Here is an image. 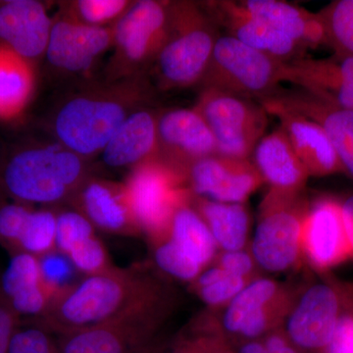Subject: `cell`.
Returning <instances> with one entry per match:
<instances>
[{"label":"cell","instance_id":"6da1fadb","mask_svg":"<svg viewBox=\"0 0 353 353\" xmlns=\"http://www.w3.org/2000/svg\"><path fill=\"white\" fill-rule=\"evenodd\" d=\"M174 294L170 285L148 267L113 266L103 273L83 277L57 296L41 317L22 321L57 336L109 321Z\"/></svg>","mask_w":353,"mask_h":353},{"label":"cell","instance_id":"7a4b0ae2","mask_svg":"<svg viewBox=\"0 0 353 353\" xmlns=\"http://www.w3.org/2000/svg\"><path fill=\"white\" fill-rule=\"evenodd\" d=\"M145 74L85 88L55 113L58 143L85 159L101 153L113 134L152 97Z\"/></svg>","mask_w":353,"mask_h":353},{"label":"cell","instance_id":"3957f363","mask_svg":"<svg viewBox=\"0 0 353 353\" xmlns=\"http://www.w3.org/2000/svg\"><path fill=\"white\" fill-rule=\"evenodd\" d=\"M87 159L59 145L13 153L0 169V189L13 201L52 206L69 202L90 176Z\"/></svg>","mask_w":353,"mask_h":353},{"label":"cell","instance_id":"277c9868","mask_svg":"<svg viewBox=\"0 0 353 353\" xmlns=\"http://www.w3.org/2000/svg\"><path fill=\"white\" fill-rule=\"evenodd\" d=\"M218 28L201 4L169 2L168 32L153 63L160 87L199 85L220 36Z\"/></svg>","mask_w":353,"mask_h":353},{"label":"cell","instance_id":"5b68a950","mask_svg":"<svg viewBox=\"0 0 353 353\" xmlns=\"http://www.w3.org/2000/svg\"><path fill=\"white\" fill-rule=\"evenodd\" d=\"M309 205L304 190L287 192L269 188L259 205L250 245L260 268L284 273L301 264V233Z\"/></svg>","mask_w":353,"mask_h":353},{"label":"cell","instance_id":"8992f818","mask_svg":"<svg viewBox=\"0 0 353 353\" xmlns=\"http://www.w3.org/2000/svg\"><path fill=\"white\" fill-rule=\"evenodd\" d=\"M283 63L228 34H220L199 85L259 101L281 90Z\"/></svg>","mask_w":353,"mask_h":353},{"label":"cell","instance_id":"52a82bcc","mask_svg":"<svg viewBox=\"0 0 353 353\" xmlns=\"http://www.w3.org/2000/svg\"><path fill=\"white\" fill-rule=\"evenodd\" d=\"M175 303L176 296L165 297L109 321L55 338L62 353H138L158 338Z\"/></svg>","mask_w":353,"mask_h":353},{"label":"cell","instance_id":"ba28073f","mask_svg":"<svg viewBox=\"0 0 353 353\" xmlns=\"http://www.w3.org/2000/svg\"><path fill=\"white\" fill-rule=\"evenodd\" d=\"M169 2L141 0L132 2L112 25L114 52L108 69V82L143 74L154 63L166 39Z\"/></svg>","mask_w":353,"mask_h":353},{"label":"cell","instance_id":"9c48e42d","mask_svg":"<svg viewBox=\"0 0 353 353\" xmlns=\"http://www.w3.org/2000/svg\"><path fill=\"white\" fill-rule=\"evenodd\" d=\"M123 183L148 243L163 238L176 209L192 197L185 176L157 157L132 168Z\"/></svg>","mask_w":353,"mask_h":353},{"label":"cell","instance_id":"30bf717a","mask_svg":"<svg viewBox=\"0 0 353 353\" xmlns=\"http://www.w3.org/2000/svg\"><path fill=\"white\" fill-rule=\"evenodd\" d=\"M194 109L210 130L217 152L226 157L250 158L268 126L269 114L259 102L212 88H201Z\"/></svg>","mask_w":353,"mask_h":353},{"label":"cell","instance_id":"8fae6325","mask_svg":"<svg viewBox=\"0 0 353 353\" xmlns=\"http://www.w3.org/2000/svg\"><path fill=\"white\" fill-rule=\"evenodd\" d=\"M150 246L160 271L190 284L213 263L219 252L192 199L176 209L166 234Z\"/></svg>","mask_w":353,"mask_h":353},{"label":"cell","instance_id":"7c38bea8","mask_svg":"<svg viewBox=\"0 0 353 353\" xmlns=\"http://www.w3.org/2000/svg\"><path fill=\"white\" fill-rule=\"evenodd\" d=\"M352 311V288L318 283L299 292L284 329L301 353H324L341 318Z\"/></svg>","mask_w":353,"mask_h":353},{"label":"cell","instance_id":"4fadbf2b","mask_svg":"<svg viewBox=\"0 0 353 353\" xmlns=\"http://www.w3.org/2000/svg\"><path fill=\"white\" fill-rule=\"evenodd\" d=\"M301 252L303 261L321 273L353 259L341 201L322 196L310 202L301 233Z\"/></svg>","mask_w":353,"mask_h":353},{"label":"cell","instance_id":"5bb4252c","mask_svg":"<svg viewBox=\"0 0 353 353\" xmlns=\"http://www.w3.org/2000/svg\"><path fill=\"white\" fill-rule=\"evenodd\" d=\"M157 158L185 176L192 165L217 152L210 130L194 108L157 115Z\"/></svg>","mask_w":353,"mask_h":353},{"label":"cell","instance_id":"9a60e30c","mask_svg":"<svg viewBox=\"0 0 353 353\" xmlns=\"http://www.w3.org/2000/svg\"><path fill=\"white\" fill-rule=\"evenodd\" d=\"M112 46V25H85L62 10L53 19L44 57L58 71L83 74L90 71L99 58Z\"/></svg>","mask_w":353,"mask_h":353},{"label":"cell","instance_id":"2e32d148","mask_svg":"<svg viewBox=\"0 0 353 353\" xmlns=\"http://www.w3.org/2000/svg\"><path fill=\"white\" fill-rule=\"evenodd\" d=\"M187 183L194 196L225 203H245L265 183L250 158L219 153L192 165Z\"/></svg>","mask_w":353,"mask_h":353},{"label":"cell","instance_id":"e0dca14e","mask_svg":"<svg viewBox=\"0 0 353 353\" xmlns=\"http://www.w3.org/2000/svg\"><path fill=\"white\" fill-rule=\"evenodd\" d=\"M282 82L296 85L320 101L353 110V57H305L283 63Z\"/></svg>","mask_w":353,"mask_h":353},{"label":"cell","instance_id":"ac0fdd59","mask_svg":"<svg viewBox=\"0 0 353 353\" xmlns=\"http://www.w3.org/2000/svg\"><path fill=\"white\" fill-rule=\"evenodd\" d=\"M69 204L99 231L115 236H141L124 183L90 175Z\"/></svg>","mask_w":353,"mask_h":353},{"label":"cell","instance_id":"d6986e66","mask_svg":"<svg viewBox=\"0 0 353 353\" xmlns=\"http://www.w3.org/2000/svg\"><path fill=\"white\" fill-rule=\"evenodd\" d=\"M218 27L228 36L238 39L253 50L279 61L290 62L304 57V48L294 39L256 19L243 8L240 1H208L201 4Z\"/></svg>","mask_w":353,"mask_h":353},{"label":"cell","instance_id":"ffe728a7","mask_svg":"<svg viewBox=\"0 0 353 353\" xmlns=\"http://www.w3.org/2000/svg\"><path fill=\"white\" fill-rule=\"evenodd\" d=\"M269 115L275 116L287 134L309 176L321 178L345 173L326 132L314 121L283 108L270 99L257 101Z\"/></svg>","mask_w":353,"mask_h":353},{"label":"cell","instance_id":"44dd1931","mask_svg":"<svg viewBox=\"0 0 353 353\" xmlns=\"http://www.w3.org/2000/svg\"><path fill=\"white\" fill-rule=\"evenodd\" d=\"M52 24L41 2H4L0 6V44L34 64L46 55Z\"/></svg>","mask_w":353,"mask_h":353},{"label":"cell","instance_id":"7402d4cb","mask_svg":"<svg viewBox=\"0 0 353 353\" xmlns=\"http://www.w3.org/2000/svg\"><path fill=\"white\" fill-rule=\"evenodd\" d=\"M283 108L305 116L326 132L345 172L353 176V110L336 108L297 90H282L266 97Z\"/></svg>","mask_w":353,"mask_h":353},{"label":"cell","instance_id":"603a6c76","mask_svg":"<svg viewBox=\"0 0 353 353\" xmlns=\"http://www.w3.org/2000/svg\"><path fill=\"white\" fill-rule=\"evenodd\" d=\"M0 290L22 320L41 317L54 299L44 285L39 259L27 253L11 255L0 276Z\"/></svg>","mask_w":353,"mask_h":353},{"label":"cell","instance_id":"cb8c5ba5","mask_svg":"<svg viewBox=\"0 0 353 353\" xmlns=\"http://www.w3.org/2000/svg\"><path fill=\"white\" fill-rule=\"evenodd\" d=\"M157 115L145 108L127 118L101 154L111 168H129L157 157Z\"/></svg>","mask_w":353,"mask_h":353},{"label":"cell","instance_id":"d4e9b609","mask_svg":"<svg viewBox=\"0 0 353 353\" xmlns=\"http://www.w3.org/2000/svg\"><path fill=\"white\" fill-rule=\"evenodd\" d=\"M253 154V163L270 189L301 192L309 176L284 130L265 134Z\"/></svg>","mask_w":353,"mask_h":353},{"label":"cell","instance_id":"484cf974","mask_svg":"<svg viewBox=\"0 0 353 353\" xmlns=\"http://www.w3.org/2000/svg\"><path fill=\"white\" fill-rule=\"evenodd\" d=\"M240 2L253 17L294 39L304 50L327 46L324 27L317 12L312 13L294 4L279 0Z\"/></svg>","mask_w":353,"mask_h":353},{"label":"cell","instance_id":"4316f807","mask_svg":"<svg viewBox=\"0 0 353 353\" xmlns=\"http://www.w3.org/2000/svg\"><path fill=\"white\" fill-rule=\"evenodd\" d=\"M192 204L212 234L218 250L248 248L250 216L245 203H225L192 194Z\"/></svg>","mask_w":353,"mask_h":353},{"label":"cell","instance_id":"83f0119b","mask_svg":"<svg viewBox=\"0 0 353 353\" xmlns=\"http://www.w3.org/2000/svg\"><path fill=\"white\" fill-rule=\"evenodd\" d=\"M34 83V64L0 44V119H14L25 110Z\"/></svg>","mask_w":353,"mask_h":353},{"label":"cell","instance_id":"f1b7e54d","mask_svg":"<svg viewBox=\"0 0 353 353\" xmlns=\"http://www.w3.org/2000/svg\"><path fill=\"white\" fill-rule=\"evenodd\" d=\"M252 281L232 275L211 264L190 283V289L209 310H221Z\"/></svg>","mask_w":353,"mask_h":353},{"label":"cell","instance_id":"f546056e","mask_svg":"<svg viewBox=\"0 0 353 353\" xmlns=\"http://www.w3.org/2000/svg\"><path fill=\"white\" fill-rule=\"evenodd\" d=\"M327 46L334 54L353 57V0H336L318 11Z\"/></svg>","mask_w":353,"mask_h":353},{"label":"cell","instance_id":"4dcf8cb0","mask_svg":"<svg viewBox=\"0 0 353 353\" xmlns=\"http://www.w3.org/2000/svg\"><path fill=\"white\" fill-rule=\"evenodd\" d=\"M57 211L32 210L18 245L17 253L41 257L57 250ZM16 253V254H17Z\"/></svg>","mask_w":353,"mask_h":353},{"label":"cell","instance_id":"1f68e13d","mask_svg":"<svg viewBox=\"0 0 353 353\" xmlns=\"http://www.w3.org/2000/svg\"><path fill=\"white\" fill-rule=\"evenodd\" d=\"M132 2L127 0H78L71 2L65 12L83 24L108 27L126 12Z\"/></svg>","mask_w":353,"mask_h":353},{"label":"cell","instance_id":"d6a6232c","mask_svg":"<svg viewBox=\"0 0 353 353\" xmlns=\"http://www.w3.org/2000/svg\"><path fill=\"white\" fill-rule=\"evenodd\" d=\"M97 229L79 211H57V250L67 255L72 250L97 236Z\"/></svg>","mask_w":353,"mask_h":353},{"label":"cell","instance_id":"836d02e7","mask_svg":"<svg viewBox=\"0 0 353 353\" xmlns=\"http://www.w3.org/2000/svg\"><path fill=\"white\" fill-rule=\"evenodd\" d=\"M39 259L44 285L54 299L80 281L76 277L79 272L63 253L55 250Z\"/></svg>","mask_w":353,"mask_h":353},{"label":"cell","instance_id":"e575fe53","mask_svg":"<svg viewBox=\"0 0 353 353\" xmlns=\"http://www.w3.org/2000/svg\"><path fill=\"white\" fill-rule=\"evenodd\" d=\"M66 256L83 277L103 273L114 266L108 248L97 234L76 246Z\"/></svg>","mask_w":353,"mask_h":353},{"label":"cell","instance_id":"d590c367","mask_svg":"<svg viewBox=\"0 0 353 353\" xmlns=\"http://www.w3.org/2000/svg\"><path fill=\"white\" fill-rule=\"evenodd\" d=\"M34 209L20 202H7L0 205V245L16 254L30 215Z\"/></svg>","mask_w":353,"mask_h":353},{"label":"cell","instance_id":"8d00e7d4","mask_svg":"<svg viewBox=\"0 0 353 353\" xmlns=\"http://www.w3.org/2000/svg\"><path fill=\"white\" fill-rule=\"evenodd\" d=\"M7 353H62L54 334L41 327L22 321L14 334Z\"/></svg>","mask_w":353,"mask_h":353},{"label":"cell","instance_id":"74e56055","mask_svg":"<svg viewBox=\"0 0 353 353\" xmlns=\"http://www.w3.org/2000/svg\"><path fill=\"white\" fill-rule=\"evenodd\" d=\"M178 353H238L233 343L215 333L190 332L174 343Z\"/></svg>","mask_w":353,"mask_h":353},{"label":"cell","instance_id":"f35d334b","mask_svg":"<svg viewBox=\"0 0 353 353\" xmlns=\"http://www.w3.org/2000/svg\"><path fill=\"white\" fill-rule=\"evenodd\" d=\"M213 265L219 267L227 273L255 280L259 278V266L253 257L250 246L239 250H219L216 254Z\"/></svg>","mask_w":353,"mask_h":353},{"label":"cell","instance_id":"ab89813d","mask_svg":"<svg viewBox=\"0 0 353 353\" xmlns=\"http://www.w3.org/2000/svg\"><path fill=\"white\" fill-rule=\"evenodd\" d=\"M22 324V319L11 308L0 290V353H7L14 334Z\"/></svg>","mask_w":353,"mask_h":353},{"label":"cell","instance_id":"60d3db41","mask_svg":"<svg viewBox=\"0 0 353 353\" xmlns=\"http://www.w3.org/2000/svg\"><path fill=\"white\" fill-rule=\"evenodd\" d=\"M324 353H353V311L341 318Z\"/></svg>","mask_w":353,"mask_h":353},{"label":"cell","instance_id":"b9f144b4","mask_svg":"<svg viewBox=\"0 0 353 353\" xmlns=\"http://www.w3.org/2000/svg\"><path fill=\"white\" fill-rule=\"evenodd\" d=\"M261 341L266 353H301L285 333L284 326L266 334Z\"/></svg>","mask_w":353,"mask_h":353},{"label":"cell","instance_id":"7bdbcfd3","mask_svg":"<svg viewBox=\"0 0 353 353\" xmlns=\"http://www.w3.org/2000/svg\"><path fill=\"white\" fill-rule=\"evenodd\" d=\"M341 208H343V218H345V226H347L353 252V194L341 201Z\"/></svg>","mask_w":353,"mask_h":353},{"label":"cell","instance_id":"ee69618b","mask_svg":"<svg viewBox=\"0 0 353 353\" xmlns=\"http://www.w3.org/2000/svg\"><path fill=\"white\" fill-rule=\"evenodd\" d=\"M238 353H266L261 340L248 341L236 347Z\"/></svg>","mask_w":353,"mask_h":353},{"label":"cell","instance_id":"f6af8a7d","mask_svg":"<svg viewBox=\"0 0 353 353\" xmlns=\"http://www.w3.org/2000/svg\"><path fill=\"white\" fill-rule=\"evenodd\" d=\"M169 345L166 341L157 338L138 353H165Z\"/></svg>","mask_w":353,"mask_h":353},{"label":"cell","instance_id":"bcb514c9","mask_svg":"<svg viewBox=\"0 0 353 353\" xmlns=\"http://www.w3.org/2000/svg\"><path fill=\"white\" fill-rule=\"evenodd\" d=\"M165 353H178L176 352V350H175V347H173V345H169V347L167 348L166 352Z\"/></svg>","mask_w":353,"mask_h":353}]
</instances>
